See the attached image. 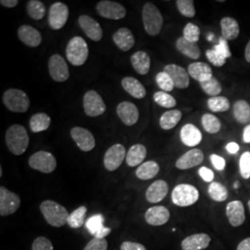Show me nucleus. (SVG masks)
<instances>
[{"instance_id": "f257e3e1", "label": "nucleus", "mask_w": 250, "mask_h": 250, "mask_svg": "<svg viewBox=\"0 0 250 250\" xmlns=\"http://www.w3.org/2000/svg\"><path fill=\"white\" fill-rule=\"evenodd\" d=\"M29 135L24 126L13 125L6 132V144L9 151L20 156L26 151L29 146Z\"/></svg>"}, {"instance_id": "f03ea898", "label": "nucleus", "mask_w": 250, "mask_h": 250, "mask_svg": "<svg viewBox=\"0 0 250 250\" xmlns=\"http://www.w3.org/2000/svg\"><path fill=\"white\" fill-rule=\"evenodd\" d=\"M40 210L46 223L53 227H62L68 224V218L70 216L68 210L55 201H43L40 205Z\"/></svg>"}, {"instance_id": "7ed1b4c3", "label": "nucleus", "mask_w": 250, "mask_h": 250, "mask_svg": "<svg viewBox=\"0 0 250 250\" xmlns=\"http://www.w3.org/2000/svg\"><path fill=\"white\" fill-rule=\"evenodd\" d=\"M89 49L84 39L81 36H74L69 41L66 47V56L73 66H82L88 59Z\"/></svg>"}, {"instance_id": "20e7f679", "label": "nucleus", "mask_w": 250, "mask_h": 250, "mask_svg": "<svg viewBox=\"0 0 250 250\" xmlns=\"http://www.w3.org/2000/svg\"><path fill=\"white\" fill-rule=\"evenodd\" d=\"M142 20L146 32L151 36H158L163 26L161 11L152 3L145 4L142 10Z\"/></svg>"}, {"instance_id": "39448f33", "label": "nucleus", "mask_w": 250, "mask_h": 250, "mask_svg": "<svg viewBox=\"0 0 250 250\" xmlns=\"http://www.w3.org/2000/svg\"><path fill=\"white\" fill-rule=\"evenodd\" d=\"M3 103L10 111L23 113L30 107V99L22 90L11 88L3 94Z\"/></svg>"}, {"instance_id": "423d86ee", "label": "nucleus", "mask_w": 250, "mask_h": 250, "mask_svg": "<svg viewBox=\"0 0 250 250\" xmlns=\"http://www.w3.org/2000/svg\"><path fill=\"white\" fill-rule=\"evenodd\" d=\"M199 198V192L194 186L181 184L175 187L171 193V200L178 207L194 205Z\"/></svg>"}, {"instance_id": "0eeeda50", "label": "nucleus", "mask_w": 250, "mask_h": 250, "mask_svg": "<svg viewBox=\"0 0 250 250\" xmlns=\"http://www.w3.org/2000/svg\"><path fill=\"white\" fill-rule=\"evenodd\" d=\"M28 163L32 169L39 170L43 173H50L57 168L56 158L47 151H38L33 154Z\"/></svg>"}, {"instance_id": "6e6552de", "label": "nucleus", "mask_w": 250, "mask_h": 250, "mask_svg": "<svg viewBox=\"0 0 250 250\" xmlns=\"http://www.w3.org/2000/svg\"><path fill=\"white\" fill-rule=\"evenodd\" d=\"M83 105L87 116H100L106 111V104L104 100L95 90H89L84 94Z\"/></svg>"}, {"instance_id": "1a4fd4ad", "label": "nucleus", "mask_w": 250, "mask_h": 250, "mask_svg": "<svg viewBox=\"0 0 250 250\" xmlns=\"http://www.w3.org/2000/svg\"><path fill=\"white\" fill-rule=\"evenodd\" d=\"M48 71L51 78L58 83H63L69 79V67L62 56L55 54L50 57L48 62Z\"/></svg>"}, {"instance_id": "9d476101", "label": "nucleus", "mask_w": 250, "mask_h": 250, "mask_svg": "<svg viewBox=\"0 0 250 250\" xmlns=\"http://www.w3.org/2000/svg\"><path fill=\"white\" fill-rule=\"evenodd\" d=\"M21 205L18 195L4 187L0 188V215L5 217L15 213Z\"/></svg>"}, {"instance_id": "9b49d317", "label": "nucleus", "mask_w": 250, "mask_h": 250, "mask_svg": "<svg viewBox=\"0 0 250 250\" xmlns=\"http://www.w3.org/2000/svg\"><path fill=\"white\" fill-rule=\"evenodd\" d=\"M69 8L62 2L52 4L48 13V23L54 30H61L69 19Z\"/></svg>"}, {"instance_id": "f8f14e48", "label": "nucleus", "mask_w": 250, "mask_h": 250, "mask_svg": "<svg viewBox=\"0 0 250 250\" xmlns=\"http://www.w3.org/2000/svg\"><path fill=\"white\" fill-rule=\"evenodd\" d=\"M97 11L101 17L109 20H121L126 16V9L115 1L103 0L97 5Z\"/></svg>"}, {"instance_id": "ddd939ff", "label": "nucleus", "mask_w": 250, "mask_h": 250, "mask_svg": "<svg viewBox=\"0 0 250 250\" xmlns=\"http://www.w3.org/2000/svg\"><path fill=\"white\" fill-rule=\"evenodd\" d=\"M127 152L122 144H115L110 146L104 156L105 168L109 171L116 170L126 159Z\"/></svg>"}, {"instance_id": "4468645a", "label": "nucleus", "mask_w": 250, "mask_h": 250, "mask_svg": "<svg viewBox=\"0 0 250 250\" xmlns=\"http://www.w3.org/2000/svg\"><path fill=\"white\" fill-rule=\"evenodd\" d=\"M71 136L82 151H91L96 146L95 137L87 129L73 127L71 130Z\"/></svg>"}, {"instance_id": "2eb2a0df", "label": "nucleus", "mask_w": 250, "mask_h": 250, "mask_svg": "<svg viewBox=\"0 0 250 250\" xmlns=\"http://www.w3.org/2000/svg\"><path fill=\"white\" fill-rule=\"evenodd\" d=\"M78 23L88 38L95 42H99L103 37V30L99 22L88 15H81Z\"/></svg>"}, {"instance_id": "dca6fc26", "label": "nucleus", "mask_w": 250, "mask_h": 250, "mask_svg": "<svg viewBox=\"0 0 250 250\" xmlns=\"http://www.w3.org/2000/svg\"><path fill=\"white\" fill-rule=\"evenodd\" d=\"M117 114L127 126H133L139 120V110L134 103L129 101L121 102L117 106Z\"/></svg>"}, {"instance_id": "f3484780", "label": "nucleus", "mask_w": 250, "mask_h": 250, "mask_svg": "<svg viewBox=\"0 0 250 250\" xmlns=\"http://www.w3.org/2000/svg\"><path fill=\"white\" fill-rule=\"evenodd\" d=\"M164 72L170 75L174 83V87H177L179 89H186L189 86V74L183 67L176 64H169L165 66Z\"/></svg>"}, {"instance_id": "a211bd4d", "label": "nucleus", "mask_w": 250, "mask_h": 250, "mask_svg": "<svg viewBox=\"0 0 250 250\" xmlns=\"http://www.w3.org/2000/svg\"><path fill=\"white\" fill-rule=\"evenodd\" d=\"M170 211L163 206H155L148 208L145 214L146 222L153 226L167 224L170 219Z\"/></svg>"}, {"instance_id": "6ab92c4d", "label": "nucleus", "mask_w": 250, "mask_h": 250, "mask_svg": "<svg viewBox=\"0 0 250 250\" xmlns=\"http://www.w3.org/2000/svg\"><path fill=\"white\" fill-rule=\"evenodd\" d=\"M204 160V154L200 149H191L185 153L181 158L176 161V168L179 170H188L194 168L202 163Z\"/></svg>"}, {"instance_id": "aec40b11", "label": "nucleus", "mask_w": 250, "mask_h": 250, "mask_svg": "<svg viewBox=\"0 0 250 250\" xmlns=\"http://www.w3.org/2000/svg\"><path fill=\"white\" fill-rule=\"evenodd\" d=\"M85 227L96 238H105L111 232L110 228L104 226V217L102 214H96L90 217L85 223Z\"/></svg>"}, {"instance_id": "412c9836", "label": "nucleus", "mask_w": 250, "mask_h": 250, "mask_svg": "<svg viewBox=\"0 0 250 250\" xmlns=\"http://www.w3.org/2000/svg\"><path fill=\"white\" fill-rule=\"evenodd\" d=\"M226 215L230 224L233 227H238L245 223L246 214L245 208L239 200H234L226 206Z\"/></svg>"}, {"instance_id": "4be33fe9", "label": "nucleus", "mask_w": 250, "mask_h": 250, "mask_svg": "<svg viewBox=\"0 0 250 250\" xmlns=\"http://www.w3.org/2000/svg\"><path fill=\"white\" fill-rule=\"evenodd\" d=\"M20 40L27 46L36 47L42 42L41 33L31 25H21L18 29Z\"/></svg>"}, {"instance_id": "5701e85b", "label": "nucleus", "mask_w": 250, "mask_h": 250, "mask_svg": "<svg viewBox=\"0 0 250 250\" xmlns=\"http://www.w3.org/2000/svg\"><path fill=\"white\" fill-rule=\"evenodd\" d=\"M169 191L168 184L163 180L154 182L146 192V200L150 203H160L167 196Z\"/></svg>"}, {"instance_id": "b1692460", "label": "nucleus", "mask_w": 250, "mask_h": 250, "mask_svg": "<svg viewBox=\"0 0 250 250\" xmlns=\"http://www.w3.org/2000/svg\"><path fill=\"white\" fill-rule=\"evenodd\" d=\"M210 243V237L207 233H196L184 239L181 246L183 250H205Z\"/></svg>"}, {"instance_id": "393cba45", "label": "nucleus", "mask_w": 250, "mask_h": 250, "mask_svg": "<svg viewBox=\"0 0 250 250\" xmlns=\"http://www.w3.org/2000/svg\"><path fill=\"white\" fill-rule=\"evenodd\" d=\"M114 44L123 51H129L135 43L134 35L128 28H120L112 36Z\"/></svg>"}, {"instance_id": "a878e982", "label": "nucleus", "mask_w": 250, "mask_h": 250, "mask_svg": "<svg viewBox=\"0 0 250 250\" xmlns=\"http://www.w3.org/2000/svg\"><path fill=\"white\" fill-rule=\"evenodd\" d=\"M188 74L199 83H203L213 77L212 70L208 64L204 62L191 63L188 66Z\"/></svg>"}, {"instance_id": "bb28decb", "label": "nucleus", "mask_w": 250, "mask_h": 250, "mask_svg": "<svg viewBox=\"0 0 250 250\" xmlns=\"http://www.w3.org/2000/svg\"><path fill=\"white\" fill-rule=\"evenodd\" d=\"M181 140L188 146H195L201 142L202 134L194 125L188 124L181 129Z\"/></svg>"}, {"instance_id": "cd10ccee", "label": "nucleus", "mask_w": 250, "mask_h": 250, "mask_svg": "<svg viewBox=\"0 0 250 250\" xmlns=\"http://www.w3.org/2000/svg\"><path fill=\"white\" fill-rule=\"evenodd\" d=\"M123 88L134 99H144L146 95V90L143 84L134 77H125L122 80Z\"/></svg>"}, {"instance_id": "c85d7f7f", "label": "nucleus", "mask_w": 250, "mask_h": 250, "mask_svg": "<svg viewBox=\"0 0 250 250\" xmlns=\"http://www.w3.org/2000/svg\"><path fill=\"white\" fill-rule=\"evenodd\" d=\"M131 63L135 72L140 75L147 74L150 70V58L145 51H137L132 55Z\"/></svg>"}, {"instance_id": "c756f323", "label": "nucleus", "mask_w": 250, "mask_h": 250, "mask_svg": "<svg viewBox=\"0 0 250 250\" xmlns=\"http://www.w3.org/2000/svg\"><path fill=\"white\" fill-rule=\"evenodd\" d=\"M146 157V148L144 145L136 144L130 147L126 155V162L130 167L140 165Z\"/></svg>"}, {"instance_id": "7c9ffc66", "label": "nucleus", "mask_w": 250, "mask_h": 250, "mask_svg": "<svg viewBox=\"0 0 250 250\" xmlns=\"http://www.w3.org/2000/svg\"><path fill=\"white\" fill-rule=\"evenodd\" d=\"M176 48L178 49L179 52L187 56L192 60H197L200 55L201 51L199 46L197 43H192L187 40L185 37H179L176 41Z\"/></svg>"}, {"instance_id": "2f4dec72", "label": "nucleus", "mask_w": 250, "mask_h": 250, "mask_svg": "<svg viewBox=\"0 0 250 250\" xmlns=\"http://www.w3.org/2000/svg\"><path fill=\"white\" fill-rule=\"evenodd\" d=\"M223 37L226 40L236 39L239 36L240 28L237 21L231 17H225L221 21Z\"/></svg>"}, {"instance_id": "473e14b6", "label": "nucleus", "mask_w": 250, "mask_h": 250, "mask_svg": "<svg viewBox=\"0 0 250 250\" xmlns=\"http://www.w3.org/2000/svg\"><path fill=\"white\" fill-rule=\"evenodd\" d=\"M160 171V165L156 161H146L142 163L135 171L136 177L140 180H150L154 178Z\"/></svg>"}, {"instance_id": "72a5a7b5", "label": "nucleus", "mask_w": 250, "mask_h": 250, "mask_svg": "<svg viewBox=\"0 0 250 250\" xmlns=\"http://www.w3.org/2000/svg\"><path fill=\"white\" fill-rule=\"evenodd\" d=\"M51 124V119L46 113H36L30 119V129L33 133H40L47 130Z\"/></svg>"}, {"instance_id": "f704fd0d", "label": "nucleus", "mask_w": 250, "mask_h": 250, "mask_svg": "<svg viewBox=\"0 0 250 250\" xmlns=\"http://www.w3.org/2000/svg\"><path fill=\"white\" fill-rule=\"evenodd\" d=\"M234 119L239 124H247L250 122V105L245 100H238L232 107Z\"/></svg>"}, {"instance_id": "c9c22d12", "label": "nucleus", "mask_w": 250, "mask_h": 250, "mask_svg": "<svg viewBox=\"0 0 250 250\" xmlns=\"http://www.w3.org/2000/svg\"><path fill=\"white\" fill-rule=\"evenodd\" d=\"M182 119V112L178 109H170L162 114L160 125L163 130H170L178 125Z\"/></svg>"}, {"instance_id": "e433bc0d", "label": "nucleus", "mask_w": 250, "mask_h": 250, "mask_svg": "<svg viewBox=\"0 0 250 250\" xmlns=\"http://www.w3.org/2000/svg\"><path fill=\"white\" fill-rule=\"evenodd\" d=\"M26 9L29 16L36 21L44 18L46 12L45 4L39 0H30L27 3Z\"/></svg>"}, {"instance_id": "4c0bfd02", "label": "nucleus", "mask_w": 250, "mask_h": 250, "mask_svg": "<svg viewBox=\"0 0 250 250\" xmlns=\"http://www.w3.org/2000/svg\"><path fill=\"white\" fill-rule=\"evenodd\" d=\"M208 195L214 201L223 202L228 197V191L224 185L217 182H212L208 187Z\"/></svg>"}, {"instance_id": "58836bf2", "label": "nucleus", "mask_w": 250, "mask_h": 250, "mask_svg": "<svg viewBox=\"0 0 250 250\" xmlns=\"http://www.w3.org/2000/svg\"><path fill=\"white\" fill-rule=\"evenodd\" d=\"M201 123L206 132H208V134L218 133L222 127L220 120L217 117L209 113H206L202 116Z\"/></svg>"}, {"instance_id": "ea45409f", "label": "nucleus", "mask_w": 250, "mask_h": 250, "mask_svg": "<svg viewBox=\"0 0 250 250\" xmlns=\"http://www.w3.org/2000/svg\"><path fill=\"white\" fill-rule=\"evenodd\" d=\"M86 211H87V208L84 206H81L78 208H76L69 216L68 224L72 228H80V227H82L84 224Z\"/></svg>"}, {"instance_id": "a19ab883", "label": "nucleus", "mask_w": 250, "mask_h": 250, "mask_svg": "<svg viewBox=\"0 0 250 250\" xmlns=\"http://www.w3.org/2000/svg\"><path fill=\"white\" fill-rule=\"evenodd\" d=\"M208 107L213 112H224L230 108V102L224 97H212L208 100Z\"/></svg>"}, {"instance_id": "79ce46f5", "label": "nucleus", "mask_w": 250, "mask_h": 250, "mask_svg": "<svg viewBox=\"0 0 250 250\" xmlns=\"http://www.w3.org/2000/svg\"><path fill=\"white\" fill-rule=\"evenodd\" d=\"M200 86L205 92L206 94L212 97H218V95L222 92V85L220 82L214 77L210 78L209 80L206 81L203 83H200Z\"/></svg>"}, {"instance_id": "37998d69", "label": "nucleus", "mask_w": 250, "mask_h": 250, "mask_svg": "<svg viewBox=\"0 0 250 250\" xmlns=\"http://www.w3.org/2000/svg\"><path fill=\"white\" fill-rule=\"evenodd\" d=\"M153 99L157 104H159L162 107L170 108V107L176 106L175 99L172 96H170V94H168L166 92H163V91L156 92L153 96Z\"/></svg>"}, {"instance_id": "c03bdc74", "label": "nucleus", "mask_w": 250, "mask_h": 250, "mask_svg": "<svg viewBox=\"0 0 250 250\" xmlns=\"http://www.w3.org/2000/svg\"><path fill=\"white\" fill-rule=\"evenodd\" d=\"M176 6L179 12L185 17L192 18L196 15V9L193 0H177Z\"/></svg>"}, {"instance_id": "a18cd8bd", "label": "nucleus", "mask_w": 250, "mask_h": 250, "mask_svg": "<svg viewBox=\"0 0 250 250\" xmlns=\"http://www.w3.org/2000/svg\"><path fill=\"white\" fill-rule=\"evenodd\" d=\"M156 82L158 86L162 89L163 92H170L171 90L174 88V83L171 80L170 75L166 72H159L156 76Z\"/></svg>"}, {"instance_id": "49530a36", "label": "nucleus", "mask_w": 250, "mask_h": 250, "mask_svg": "<svg viewBox=\"0 0 250 250\" xmlns=\"http://www.w3.org/2000/svg\"><path fill=\"white\" fill-rule=\"evenodd\" d=\"M199 36H200V30L196 24L189 22L186 25L184 29L183 37H185L187 40L192 43H197L199 40Z\"/></svg>"}, {"instance_id": "de8ad7c7", "label": "nucleus", "mask_w": 250, "mask_h": 250, "mask_svg": "<svg viewBox=\"0 0 250 250\" xmlns=\"http://www.w3.org/2000/svg\"><path fill=\"white\" fill-rule=\"evenodd\" d=\"M240 173L244 179L248 180L250 178V152H245L240 158L239 161Z\"/></svg>"}, {"instance_id": "09e8293b", "label": "nucleus", "mask_w": 250, "mask_h": 250, "mask_svg": "<svg viewBox=\"0 0 250 250\" xmlns=\"http://www.w3.org/2000/svg\"><path fill=\"white\" fill-rule=\"evenodd\" d=\"M213 49L220 54L222 57H224L225 60H227V59L232 57V53H231V50L229 48L228 42H227L226 39H224L223 36L220 38L219 44L214 45Z\"/></svg>"}, {"instance_id": "8fccbe9b", "label": "nucleus", "mask_w": 250, "mask_h": 250, "mask_svg": "<svg viewBox=\"0 0 250 250\" xmlns=\"http://www.w3.org/2000/svg\"><path fill=\"white\" fill-rule=\"evenodd\" d=\"M206 56H207L208 62L212 63L216 67H222L226 62V60L224 59V57H222L213 48L207 50L206 51Z\"/></svg>"}, {"instance_id": "3c124183", "label": "nucleus", "mask_w": 250, "mask_h": 250, "mask_svg": "<svg viewBox=\"0 0 250 250\" xmlns=\"http://www.w3.org/2000/svg\"><path fill=\"white\" fill-rule=\"evenodd\" d=\"M32 250H54L53 245L47 238L44 236H39L33 242Z\"/></svg>"}, {"instance_id": "603ef678", "label": "nucleus", "mask_w": 250, "mask_h": 250, "mask_svg": "<svg viewBox=\"0 0 250 250\" xmlns=\"http://www.w3.org/2000/svg\"><path fill=\"white\" fill-rule=\"evenodd\" d=\"M107 241L105 238L94 237L83 250H107Z\"/></svg>"}, {"instance_id": "864d4df0", "label": "nucleus", "mask_w": 250, "mask_h": 250, "mask_svg": "<svg viewBox=\"0 0 250 250\" xmlns=\"http://www.w3.org/2000/svg\"><path fill=\"white\" fill-rule=\"evenodd\" d=\"M210 161L217 170H224L226 166V162L224 158L221 156H218L216 154H212L210 156Z\"/></svg>"}, {"instance_id": "5fc2aeb1", "label": "nucleus", "mask_w": 250, "mask_h": 250, "mask_svg": "<svg viewBox=\"0 0 250 250\" xmlns=\"http://www.w3.org/2000/svg\"><path fill=\"white\" fill-rule=\"evenodd\" d=\"M198 174L207 183H212L214 180V172L207 167H201L198 170Z\"/></svg>"}, {"instance_id": "6e6d98bb", "label": "nucleus", "mask_w": 250, "mask_h": 250, "mask_svg": "<svg viewBox=\"0 0 250 250\" xmlns=\"http://www.w3.org/2000/svg\"><path fill=\"white\" fill-rule=\"evenodd\" d=\"M121 250H146L142 244L135 242H124L121 246Z\"/></svg>"}, {"instance_id": "4d7b16f0", "label": "nucleus", "mask_w": 250, "mask_h": 250, "mask_svg": "<svg viewBox=\"0 0 250 250\" xmlns=\"http://www.w3.org/2000/svg\"><path fill=\"white\" fill-rule=\"evenodd\" d=\"M18 0H1L0 1V4L5 7V8H8V9H11V8H14L18 5Z\"/></svg>"}, {"instance_id": "13d9d810", "label": "nucleus", "mask_w": 250, "mask_h": 250, "mask_svg": "<svg viewBox=\"0 0 250 250\" xmlns=\"http://www.w3.org/2000/svg\"><path fill=\"white\" fill-rule=\"evenodd\" d=\"M226 149L230 154H236L239 151V145L234 142H231L226 146Z\"/></svg>"}, {"instance_id": "bf43d9fd", "label": "nucleus", "mask_w": 250, "mask_h": 250, "mask_svg": "<svg viewBox=\"0 0 250 250\" xmlns=\"http://www.w3.org/2000/svg\"><path fill=\"white\" fill-rule=\"evenodd\" d=\"M237 250H250V237L240 242L237 247Z\"/></svg>"}, {"instance_id": "052dcab7", "label": "nucleus", "mask_w": 250, "mask_h": 250, "mask_svg": "<svg viewBox=\"0 0 250 250\" xmlns=\"http://www.w3.org/2000/svg\"><path fill=\"white\" fill-rule=\"evenodd\" d=\"M243 140L245 143L250 144V125H248L243 132Z\"/></svg>"}, {"instance_id": "680f3d73", "label": "nucleus", "mask_w": 250, "mask_h": 250, "mask_svg": "<svg viewBox=\"0 0 250 250\" xmlns=\"http://www.w3.org/2000/svg\"><path fill=\"white\" fill-rule=\"evenodd\" d=\"M245 58H246V61L250 63V40L248 43V45L246 46V51H245Z\"/></svg>"}, {"instance_id": "e2e57ef3", "label": "nucleus", "mask_w": 250, "mask_h": 250, "mask_svg": "<svg viewBox=\"0 0 250 250\" xmlns=\"http://www.w3.org/2000/svg\"><path fill=\"white\" fill-rule=\"evenodd\" d=\"M212 38H213V36H208V40H209V41H210V40H211V39H212Z\"/></svg>"}, {"instance_id": "0e129e2a", "label": "nucleus", "mask_w": 250, "mask_h": 250, "mask_svg": "<svg viewBox=\"0 0 250 250\" xmlns=\"http://www.w3.org/2000/svg\"><path fill=\"white\" fill-rule=\"evenodd\" d=\"M234 188H238V184H237V183H236V184H235V185H234Z\"/></svg>"}, {"instance_id": "69168bd1", "label": "nucleus", "mask_w": 250, "mask_h": 250, "mask_svg": "<svg viewBox=\"0 0 250 250\" xmlns=\"http://www.w3.org/2000/svg\"><path fill=\"white\" fill-rule=\"evenodd\" d=\"M249 208H250V201H249Z\"/></svg>"}]
</instances>
